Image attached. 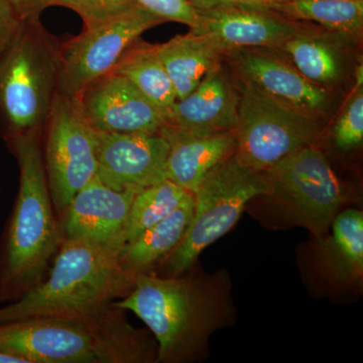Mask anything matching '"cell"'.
<instances>
[{
    "mask_svg": "<svg viewBox=\"0 0 363 363\" xmlns=\"http://www.w3.org/2000/svg\"><path fill=\"white\" fill-rule=\"evenodd\" d=\"M23 21L13 7L0 1V54L13 40Z\"/></svg>",
    "mask_w": 363,
    "mask_h": 363,
    "instance_id": "obj_28",
    "label": "cell"
},
{
    "mask_svg": "<svg viewBox=\"0 0 363 363\" xmlns=\"http://www.w3.org/2000/svg\"><path fill=\"white\" fill-rule=\"evenodd\" d=\"M194 205V194H191L169 216L124 245L118 255L124 271L133 277L155 274L187 233Z\"/></svg>",
    "mask_w": 363,
    "mask_h": 363,
    "instance_id": "obj_20",
    "label": "cell"
},
{
    "mask_svg": "<svg viewBox=\"0 0 363 363\" xmlns=\"http://www.w3.org/2000/svg\"><path fill=\"white\" fill-rule=\"evenodd\" d=\"M48 187L57 216L96 176L95 130L77 97L57 95L42 135Z\"/></svg>",
    "mask_w": 363,
    "mask_h": 363,
    "instance_id": "obj_9",
    "label": "cell"
},
{
    "mask_svg": "<svg viewBox=\"0 0 363 363\" xmlns=\"http://www.w3.org/2000/svg\"><path fill=\"white\" fill-rule=\"evenodd\" d=\"M119 250L83 238L64 240L47 278L0 307V323L30 318L80 316L128 296L135 277L119 264Z\"/></svg>",
    "mask_w": 363,
    "mask_h": 363,
    "instance_id": "obj_4",
    "label": "cell"
},
{
    "mask_svg": "<svg viewBox=\"0 0 363 363\" xmlns=\"http://www.w3.org/2000/svg\"><path fill=\"white\" fill-rule=\"evenodd\" d=\"M267 194L264 172L248 168L235 156L222 162L196 190L187 233L155 274L175 277L194 267L200 255L238 223L248 203Z\"/></svg>",
    "mask_w": 363,
    "mask_h": 363,
    "instance_id": "obj_6",
    "label": "cell"
},
{
    "mask_svg": "<svg viewBox=\"0 0 363 363\" xmlns=\"http://www.w3.org/2000/svg\"><path fill=\"white\" fill-rule=\"evenodd\" d=\"M0 363H26V362L23 358L0 352Z\"/></svg>",
    "mask_w": 363,
    "mask_h": 363,
    "instance_id": "obj_31",
    "label": "cell"
},
{
    "mask_svg": "<svg viewBox=\"0 0 363 363\" xmlns=\"http://www.w3.org/2000/svg\"><path fill=\"white\" fill-rule=\"evenodd\" d=\"M271 9L293 20L317 23L350 40L362 35L363 0H284Z\"/></svg>",
    "mask_w": 363,
    "mask_h": 363,
    "instance_id": "obj_23",
    "label": "cell"
},
{
    "mask_svg": "<svg viewBox=\"0 0 363 363\" xmlns=\"http://www.w3.org/2000/svg\"><path fill=\"white\" fill-rule=\"evenodd\" d=\"M60 78L61 44L40 18L23 20L0 54V135L7 145L43 135Z\"/></svg>",
    "mask_w": 363,
    "mask_h": 363,
    "instance_id": "obj_5",
    "label": "cell"
},
{
    "mask_svg": "<svg viewBox=\"0 0 363 363\" xmlns=\"http://www.w3.org/2000/svg\"><path fill=\"white\" fill-rule=\"evenodd\" d=\"M138 6L136 0H66L63 4L80 16L85 30L108 23Z\"/></svg>",
    "mask_w": 363,
    "mask_h": 363,
    "instance_id": "obj_26",
    "label": "cell"
},
{
    "mask_svg": "<svg viewBox=\"0 0 363 363\" xmlns=\"http://www.w3.org/2000/svg\"><path fill=\"white\" fill-rule=\"evenodd\" d=\"M136 2L164 23L175 21L190 28L197 26V11L190 0H136Z\"/></svg>",
    "mask_w": 363,
    "mask_h": 363,
    "instance_id": "obj_27",
    "label": "cell"
},
{
    "mask_svg": "<svg viewBox=\"0 0 363 363\" xmlns=\"http://www.w3.org/2000/svg\"><path fill=\"white\" fill-rule=\"evenodd\" d=\"M164 23L142 6L61 44L60 94L77 96L95 79L116 67L140 35Z\"/></svg>",
    "mask_w": 363,
    "mask_h": 363,
    "instance_id": "obj_10",
    "label": "cell"
},
{
    "mask_svg": "<svg viewBox=\"0 0 363 363\" xmlns=\"http://www.w3.org/2000/svg\"><path fill=\"white\" fill-rule=\"evenodd\" d=\"M193 194L173 182L164 180L136 193L124 233L123 247L145 229L169 216Z\"/></svg>",
    "mask_w": 363,
    "mask_h": 363,
    "instance_id": "obj_24",
    "label": "cell"
},
{
    "mask_svg": "<svg viewBox=\"0 0 363 363\" xmlns=\"http://www.w3.org/2000/svg\"><path fill=\"white\" fill-rule=\"evenodd\" d=\"M9 147L18 161L20 185L0 238V302L6 304L47 278L64 241L48 187L42 136Z\"/></svg>",
    "mask_w": 363,
    "mask_h": 363,
    "instance_id": "obj_3",
    "label": "cell"
},
{
    "mask_svg": "<svg viewBox=\"0 0 363 363\" xmlns=\"http://www.w3.org/2000/svg\"><path fill=\"white\" fill-rule=\"evenodd\" d=\"M125 312L111 303L92 314L4 322L0 352L26 363H157L154 336Z\"/></svg>",
    "mask_w": 363,
    "mask_h": 363,
    "instance_id": "obj_2",
    "label": "cell"
},
{
    "mask_svg": "<svg viewBox=\"0 0 363 363\" xmlns=\"http://www.w3.org/2000/svg\"><path fill=\"white\" fill-rule=\"evenodd\" d=\"M231 279L225 269L198 267L175 277L138 274L133 290L113 304L147 327L157 345V363L197 362L209 339L235 322Z\"/></svg>",
    "mask_w": 363,
    "mask_h": 363,
    "instance_id": "obj_1",
    "label": "cell"
},
{
    "mask_svg": "<svg viewBox=\"0 0 363 363\" xmlns=\"http://www.w3.org/2000/svg\"><path fill=\"white\" fill-rule=\"evenodd\" d=\"M332 140L344 154L362 147L363 142V85H354L332 128Z\"/></svg>",
    "mask_w": 363,
    "mask_h": 363,
    "instance_id": "obj_25",
    "label": "cell"
},
{
    "mask_svg": "<svg viewBox=\"0 0 363 363\" xmlns=\"http://www.w3.org/2000/svg\"><path fill=\"white\" fill-rule=\"evenodd\" d=\"M76 97L97 131L161 133L169 123L171 111L152 104L130 81L114 71L95 79Z\"/></svg>",
    "mask_w": 363,
    "mask_h": 363,
    "instance_id": "obj_13",
    "label": "cell"
},
{
    "mask_svg": "<svg viewBox=\"0 0 363 363\" xmlns=\"http://www.w3.org/2000/svg\"><path fill=\"white\" fill-rule=\"evenodd\" d=\"M13 7L23 20L40 18V14L50 6L49 0H0Z\"/></svg>",
    "mask_w": 363,
    "mask_h": 363,
    "instance_id": "obj_29",
    "label": "cell"
},
{
    "mask_svg": "<svg viewBox=\"0 0 363 363\" xmlns=\"http://www.w3.org/2000/svg\"><path fill=\"white\" fill-rule=\"evenodd\" d=\"M66 0H49L50 6H63L64 2H65Z\"/></svg>",
    "mask_w": 363,
    "mask_h": 363,
    "instance_id": "obj_32",
    "label": "cell"
},
{
    "mask_svg": "<svg viewBox=\"0 0 363 363\" xmlns=\"http://www.w3.org/2000/svg\"><path fill=\"white\" fill-rule=\"evenodd\" d=\"M190 2L198 16L197 26L190 30L211 38L224 55L240 48L278 49L309 26L267 7L205 0Z\"/></svg>",
    "mask_w": 363,
    "mask_h": 363,
    "instance_id": "obj_12",
    "label": "cell"
},
{
    "mask_svg": "<svg viewBox=\"0 0 363 363\" xmlns=\"http://www.w3.org/2000/svg\"><path fill=\"white\" fill-rule=\"evenodd\" d=\"M135 195L133 191L114 190L95 176L58 217L62 236L94 241L121 252Z\"/></svg>",
    "mask_w": 363,
    "mask_h": 363,
    "instance_id": "obj_15",
    "label": "cell"
},
{
    "mask_svg": "<svg viewBox=\"0 0 363 363\" xmlns=\"http://www.w3.org/2000/svg\"><path fill=\"white\" fill-rule=\"evenodd\" d=\"M157 52L168 73L177 100L187 96L215 66L223 61L224 52L207 35L190 30L186 35L157 45Z\"/></svg>",
    "mask_w": 363,
    "mask_h": 363,
    "instance_id": "obj_21",
    "label": "cell"
},
{
    "mask_svg": "<svg viewBox=\"0 0 363 363\" xmlns=\"http://www.w3.org/2000/svg\"><path fill=\"white\" fill-rule=\"evenodd\" d=\"M223 60L236 79L305 116L321 121L333 108L331 91L310 82L278 49L240 48Z\"/></svg>",
    "mask_w": 363,
    "mask_h": 363,
    "instance_id": "obj_11",
    "label": "cell"
},
{
    "mask_svg": "<svg viewBox=\"0 0 363 363\" xmlns=\"http://www.w3.org/2000/svg\"><path fill=\"white\" fill-rule=\"evenodd\" d=\"M315 264L330 285L359 289L363 281V213L342 210L332 221L329 233L316 238Z\"/></svg>",
    "mask_w": 363,
    "mask_h": 363,
    "instance_id": "obj_17",
    "label": "cell"
},
{
    "mask_svg": "<svg viewBox=\"0 0 363 363\" xmlns=\"http://www.w3.org/2000/svg\"><path fill=\"white\" fill-rule=\"evenodd\" d=\"M238 104V80L221 61L192 92L177 100L164 128L194 135L235 131Z\"/></svg>",
    "mask_w": 363,
    "mask_h": 363,
    "instance_id": "obj_16",
    "label": "cell"
},
{
    "mask_svg": "<svg viewBox=\"0 0 363 363\" xmlns=\"http://www.w3.org/2000/svg\"><path fill=\"white\" fill-rule=\"evenodd\" d=\"M169 143L160 133L95 130L96 176L117 191L138 193L166 179Z\"/></svg>",
    "mask_w": 363,
    "mask_h": 363,
    "instance_id": "obj_14",
    "label": "cell"
},
{
    "mask_svg": "<svg viewBox=\"0 0 363 363\" xmlns=\"http://www.w3.org/2000/svg\"><path fill=\"white\" fill-rule=\"evenodd\" d=\"M160 135L169 143L167 180L193 194L216 167L235 155L238 145L235 131L194 135L164 128Z\"/></svg>",
    "mask_w": 363,
    "mask_h": 363,
    "instance_id": "obj_18",
    "label": "cell"
},
{
    "mask_svg": "<svg viewBox=\"0 0 363 363\" xmlns=\"http://www.w3.org/2000/svg\"><path fill=\"white\" fill-rule=\"evenodd\" d=\"M205 1L226 2V4H243V6L267 7L271 9L284 0H205Z\"/></svg>",
    "mask_w": 363,
    "mask_h": 363,
    "instance_id": "obj_30",
    "label": "cell"
},
{
    "mask_svg": "<svg viewBox=\"0 0 363 363\" xmlns=\"http://www.w3.org/2000/svg\"><path fill=\"white\" fill-rule=\"evenodd\" d=\"M240 91L236 124V159L257 172H267L289 155L317 145L321 135L318 119L301 113L247 82Z\"/></svg>",
    "mask_w": 363,
    "mask_h": 363,
    "instance_id": "obj_8",
    "label": "cell"
},
{
    "mask_svg": "<svg viewBox=\"0 0 363 363\" xmlns=\"http://www.w3.org/2000/svg\"><path fill=\"white\" fill-rule=\"evenodd\" d=\"M345 40L350 39L308 26L279 45L278 50L310 82L332 92L342 83L347 71L342 44Z\"/></svg>",
    "mask_w": 363,
    "mask_h": 363,
    "instance_id": "obj_19",
    "label": "cell"
},
{
    "mask_svg": "<svg viewBox=\"0 0 363 363\" xmlns=\"http://www.w3.org/2000/svg\"><path fill=\"white\" fill-rule=\"evenodd\" d=\"M269 194L295 224L315 238L328 233L336 215L351 200L350 190L336 175L317 145L289 155L264 172Z\"/></svg>",
    "mask_w": 363,
    "mask_h": 363,
    "instance_id": "obj_7",
    "label": "cell"
},
{
    "mask_svg": "<svg viewBox=\"0 0 363 363\" xmlns=\"http://www.w3.org/2000/svg\"><path fill=\"white\" fill-rule=\"evenodd\" d=\"M111 71L133 83L152 104L171 111L177 101L173 83L160 58L157 45L138 39L123 52Z\"/></svg>",
    "mask_w": 363,
    "mask_h": 363,
    "instance_id": "obj_22",
    "label": "cell"
}]
</instances>
